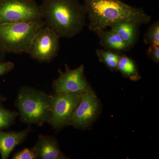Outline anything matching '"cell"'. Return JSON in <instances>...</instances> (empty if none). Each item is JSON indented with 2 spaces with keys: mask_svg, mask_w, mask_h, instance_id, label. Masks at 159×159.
I'll return each mask as SVG.
<instances>
[{
  "mask_svg": "<svg viewBox=\"0 0 159 159\" xmlns=\"http://www.w3.org/2000/svg\"><path fill=\"white\" fill-rule=\"evenodd\" d=\"M118 71L122 77L129 78L132 81H138L141 79L138 66L135 61L124 54H122L118 65Z\"/></svg>",
  "mask_w": 159,
  "mask_h": 159,
  "instance_id": "14",
  "label": "cell"
},
{
  "mask_svg": "<svg viewBox=\"0 0 159 159\" xmlns=\"http://www.w3.org/2000/svg\"><path fill=\"white\" fill-rule=\"evenodd\" d=\"M31 126L20 131H4L0 129V155L2 159H8L12 151L27 139Z\"/></svg>",
  "mask_w": 159,
  "mask_h": 159,
  "instance_id": "11",
  "label": "cell"
},
{
  "mask_svg": "<svg viewBox=\"0 0 159 159\" xmlns=\"http://www.w3.org/2000/svg\"><path fill=\"white\" fill-rule=\"evenodd\" d=\"M40 6L46 25L60 38H71L85 25V8L78 0H43Z\"/></svg>",
  "mask_w": 159,
  "mask_h": 159,
  "instance_id": "1",
  "label": "cell"
},
{
  "mask_svg": "<svg viewBox=\"0 0 159 159\" xmlns=\"http://www.w3.org/2000/svg\"><path fill=\"white\" fill-rule=\"evenodd\" d=\"M12 159H37V153L33 148H25L13 155Z\"/></svg>",
  "mask_w": 159,
  "mask_h": 159,
  "instance_id": "18",
  "label": "cell"
},
{
  "mask_svg": "<svg viewBox=\"0 0 159 159\" xmlns=\"http://www.w3.org/2000/svg\"><path fill=\"white\" fill-rule=\"evenodd\" d=\"M18 116V112L6 109L2 103L0 104V129L3 130L11 127Z\"/></svg>",
  "mask_w": 159,
  "mask_h": 159,
  "instance_id": "16",
  "label": "cell"
},
{
  "mask_svg": "<svg viewBox=\"0 0 159 159\" xmlns=\"http://www.w3.org/2000/svg\"><path fill=\"white\" fill-rule=\"evenodd\" d=\"M96 34L99 37L100 45L105 50L123 53L131 49L116 32L111 29L101 30Z\"/></svg>",
  "mask_w": 159,
  "mask_h": 159,
  "instance_id": "13",
  "label": "cell"
},
{
  "mask_svg": "<svg viewBox=\"0 0 159 159\" xmlns=\"http://www.w3.org/2000/svg\"><path fill=\"white\" fill-rule=\"evenodd\" d=\"M146 54L149 59L157 64H159V45H149L146 51Z\"/></svg>",
  "mask_w": 159,
  "mask_h": 159,
  "instance_id": "19",
  "label": "cell"
},
{
  "mask_svg": "<svg viewBox=\"0 0 159 159\" xmlns=\"http://www.w3.org/2000/svg\"><path fill=\"white\" fill-rule=\"evenodd\" d=\"M86 92L54 93L49 123L54 129L58 131L72 125L73 115Z\"/></svg>",
  "mask_w": 159,
  "mask_h": 159,
  "instance_id": "5",
  "label": "cell"
},
{
  "mask_svg": "<svg viewBox=\"0 0 159 159\" xmlns=\"http://www.w3.org/2000/svg\"><path fill=\"white\" fill-rule=\"evenodd\" d=\"M60 38L53 30L46 25L34 37L27 54L39 62H50L58 55Z\"/></svg>",
  "mask_w": 159,
  "mask_h": 159,
  "instance_id": "7",
  "label": "cell"
},
{
  "mask_svg": "<svg viewBox=\"0 0 159 159\" xmlns=\"http://www.w3.org/2000/svg\"><path fill=\"white\" fill-rule=\"evenodd\" d=\"M32 148L37 153L38 159H69L60 148L57 139L52 136L40 134Z\"/></svg>",
  "mask_w": 159,
  "mask_h": 159,
  "instance_id": "10",
  "label": "cell"
},
{
  "mask_svg": "<svg viewBox=\"0 0 159 159\" xmlns=\"http://www.w3.org/2000/svg\"><path fill=\"white\" fill-rule=\"evenodd\" d=\"M43 19L35 0H0V24Z\"/></svg>",
  "mask_w": 159,
  "mask_h": 159,
  "instance_id": "6",
  "label": "cell"
},
{
  "mask_svg": "<svg viewBox=\"0 0 159 159\" xmlns=\"http://www.w3.org/2000/svg\"><path fill=\"white\" fill-rule=\"evenodd\" d=\"M144 42L146 44L159 45V22L152 23L145 32Z\"/></svg>",
  "mask_w": 159,
  "mask_h": 159,
  "instance_id": "17",
  "label": "cell"
},
{
  "mask_svg": "<svg viewBox=\"0 0 159 159\" xmlns=\"http://www.w3.org/2000/svg\"><path fill=\"white\" fill-rule=\"evenodd\" d=\"M3 51L2 50V48H1V47H0V54H1V51Z\"/></svg>",
  "mask_w": 159,
  "mask_h": 159,
  "instance_id": "22",
  "label": "cell"
},
{
  "mask_svg": "<svg viewBox=\"0 0 159 159\" xmlns=\"http://www.w3.org/2000/svg\"><path fill=\"white\" fill-rule=\"evenodd\" d=\"M83 1L89 29L95 33L121 20H133L146 25L151 20L142 8L133 7L119 0Z\"/></svg>",
  "mask_w": 159,
  "mask_h": 159,
  "instance_id": "2",
  "label": "cell"
},
{
  "mask_svg": "<svg viewBox=\"0 0 159 159\" xmlns=\"http://www.w3.org/2000/svg\"><path fill=\"white\" fill-rule=\"evenodd\" d=\"M45 25L43 19L0 24V47L13 54H27L39 31Z\"/></svg>",
  "mask_w": 159,
  "mask_h": 159,
  "instance_id": "4",
  "label": "cell"
},
{
  "mask_svg": "<svg viewBox=\"0 0 159 159\" xmlns=\"http://www.w3.org/2000/svg\"><path fill=\"white\" fill-rule=\"evenodd\" d=\"M101 111V102L91 89L86 91L77 106L71 125L79 129H88L99 116Z\"/></svg>",
  "mask_w": 159,
  "mask_h": 159,
  "instance_id": "9",
  "label": "cell"
},
{
  "mask_svg": "<svg viewBox=\"0 0 159 159\" xmlns=\"http://www.w3.org/2000/svg\"><path fill=\"white\" fill-rule=\"evenodd\" d=\"M7 98L6 97H3L0 94V104H2L3 102L6 101Z\"/></svg>",
  "mask_w": 159,
  "mask_h": 159,
  "instance_id": "21",
  "label": "cell"
},
{
  "mask_svg": "<svg viewBox=\"0 0 159 159\" xmlns=\"http://www.w3.org/2000/svg\"><path fill=\"white\" fill-rule=\"evenodd\" d=\"M14 66V63L11 61L0 62V76L9 73L13 70Z\"/></svg>",
  "mask_w": 159,
  "mask_h": 159,
  "instance_id": "20",
  "label": "cell"
},
{
  "mask_svg": "<svg viewBox=\"0 0 159 159\" xmlns=\"http://www.w3.org/2000/svg\"><path fill=\"white\" fill-rule=\"evenodd\" d=\"M96 53L100 62L104 64L111 71H118V63L122 53L99 49L96 50Z\"/></svg>",
  "mask_w": 159,
  "mask_h": 159,
  "instance_id": "15",
  "label": "cell"
},
{
  "mask_svg": "<svg viewBox=\"0 0 159 159\" xmlns=\"http://www.w3.org/2000/svg\"><path fill=\"white\" fill-rule=\"evenodd\" d=\"M52 95L34 88L24 86L20 89L15 105L20 119L29 125L42 126L49 123L52 113Z\"/></svg>",
  "mask_w": 159,
  "mask_h": 159,
  "instance_id": "3",
  "label": "cell"
},
{
  "mask_svg": "<svg viewBox=\"0 0 159 159\" xmlns=\"http://www.w3.org/2000/svg\"><path fill=\"white\" fill-rule=\"evenodd\" d=\"M142 24L133 20H124L110 26L111 30L116 32L125 43L131 48L138 40L139 28Z\"/></svg>",
  "mask_w": 159,
  "mask_h": 159,
  "instance_id": "12",
  "label": "cell"
},
{
  "mask_svg": "<svg viewBox=\"0 0 159 159\" xmlns=\"http://www.w3.org/2000/svg\"><path fill=\"white\" fill-rule=\"evenodd\" d=\"M65 71L58 69V77L52 86L54 93H80L92 89L84 74V67L81 65L77 68L70 69L66 64Z\"/></svg>",
  "mask_w": 159,
  "mask_h": 159,
  "instance_id": "8",
  "label": "cell"
}]
</instances>
